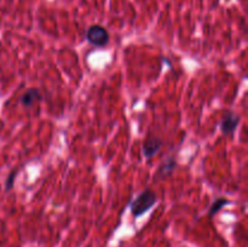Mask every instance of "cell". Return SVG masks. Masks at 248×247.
Wrapping results in <instances>:
<instances>
[{
    "instance_id": "obj_5",
    "label": "cell",
    "mask_w": 248,
    "mask_h": 247,
    "mask_svg": "<svg viewBox=\"0 0 248 247\" xmlns=\"http://www.w3.org/2000/svg\"><path fill=\"white\" fill-rule=\"evenodd\" d=\"M39 101H41V92L35 87H31V89L26 90L21 96V98H19V102L23 107H31Z\"/></svg>"
},
{
    "instance_id": "obj_1",
    "label": "cell",
    "mask_w": 248,
    "mask_h": 247,
    "mask_svg": "<svg viewBox=\"0 0 248 247\" xmlns=\"http://www.w3.org/2000/svg\"><path fill=\"white\" fill-rule=\"evenodd\" d=\"M157 201V196L152 189H145L131 202V213L135 218L140 217L145 212L154 207Z\"/></svg>"
},
{
    "instance_id": "obj_4",
    "label": "cell",
    "mask_w": 248,
    "mask_h": 247,
    "mask_svg": "<svg viewBox=\"0 0 248 247\" xmlns=\"http://www.w3.org/2000/svg\"><path fill=\"white\" fill-rule=\"evenodd\" d=\"M239 123V116L235 115L234 113H227L224 115V118L222 119V121H220V131L224 135H232V133H234L236 131Z\"/></svg>"
},
{
    "instance_id": "obj_7",
    "label": "cell",
    "mask_w": 248,
    "mask_h": 247,
    "mask_svg": "<svg viewBox=\"0 0 248 247\" xmlns=\"http://www.w3.org/2000/svg\"><path fill=\"white\" fill-rule=\"evenodd\" d=\"M229 203H230V201L225 198H219V199H217V200L213 201V203L211 205V207H210V211H208V216H210V218H212L213 216L217 215V213L219 212V211L222 210L224 206L229 205Z\"/></svg>"
},
{
    "instance_id": "obj_3",
    "label": "cell",
    "mask_w": 248,
    "mask_h": 247,
    "mask_svg": "<svg viewBox=\"0 0 248 247\" xmlns=\"http://www.w3.org/2000/svg\"><path fill=\"white\" fill-rule=\"evenodd\" d=\"M162 147V140L160 138L154 137V136H150L147 139H144L142 145V153L144 155V157L147 160L152 159L153 156L159 153V150Z\"/></svg>"
},
{
    "instance_id": "obj_8",
    "label": "cell",
    "mask_w": 248,
    "mask_h": 247,
    "mask_svg": "<svg viewBox=\"0 0 248 247\" xmlns=\"http://www.w3.org/2000/svg\"><path fill=\"white\" fill-rule=\"evenodd\" d=\"M16 176H17V170H14L12 172H10V174L6 178V184H5V189H6V191L11 190L12 189V186H14L15 184V178H16Z\"/></svg>"
},
{
    "instance_id": "obj_6",
    "label": "cell",
    "mask_w": 248,
    "mask_h": 247,
    "mask_svg": "<svg viewBox=\"0 0 248 247\" xmlns=\"http://www.w3.org/2000/svg\"><path fill=\"white\" fill-rule=\"evenodd\" d=\"M176 167H177L176 159H174V157H170V159H167L166 161L162 162V165L160 166L157 173H159V176H161V178H165V177H169L170 174H172V172L174 171Z\"/></svg>"
},
{
    "instance_id": "obj_2",
    "label": "cell",
    "mask_w": 248,
    "mask_h": 247,
    "mask_svg": "<svg viewBox=\"0 0 248 247\" xmlns=\"http://www.w3.org/2000/svg\"><path fill=\"white\" fill-rule=\"evenodd\" d=\"M86 40L94 47H104L110 41V35L106 27L101 24H92L86 31Z\"/></svg>"
}]
</instances>
